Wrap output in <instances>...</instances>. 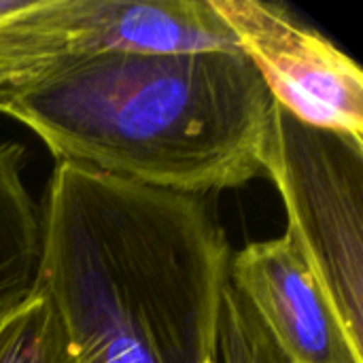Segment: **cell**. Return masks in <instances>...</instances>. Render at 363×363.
Wrapping results in <instances>:
<instances>
[{"instance_id": "obj_1", "label": "cell", "mask_w": 363, "mask_h": 363, "mask_svg": "<svg viewBox=\"0 0 363 363\" xmlns=\"http://www.w3.org/2000/svg\"><path fill=\"white\" fill-rule=\"evenodd\" d=\"M38 283L77 363H221L232 247L206 198L57 162Z\"/></svg>"}, {"instance_id": "obj_2", "label": "cell", "mask_w": 363, "mask_h": 363, "mask_svg": "<svg viewBox=\"0 0 363 363\" xmlns=\"http://www.w3.org/2000/svg\"><path fill=\"white\" fill-rule=\"evenodd\" d=\"M272 106L240 49L102 51L0 96L57 162L200 198L266 177Z\"/></svg>"}, {"instance_id": "obj_3", "label": "cell", "mask_w": 363, "mask_h": 363, "mask_svg": "<svg viewBox=\"0 0 363 363\" xmlns=\"http://www.w3.org/2000/svg\"><path fill=\"white\" fill-rule=\"evenodd\" d=\"M264 174L283 198L285 234L363 345V140L274 104Z\"/></svg>"}, {"instance_id": "obj_4", "label": "cell", "mask_w": 363, "mask_h": 363, "mask_svg": "<svg viewBox=\"0 0 363 363\" xmlns=\"http://www.w3.org/2000/svg\"><path fill=\"white\" fill-rule=\"evenodd\" d=\"M272 102L300 121L363 140V70L332 38L285 4L208 0Z\"/></svg>"}, {"instance_id": "obj_5", "label": "cell", "mask_w": 363, "mask_h": 363, "mask_svg": "<svg viewBox=\"0 0 363 363\" xmlns=\"http://www.w3.org/2000/svg\"><path fill=\"white\" fill-rule=\"evenodd\" d=\"M230 285L257 315L283 363H363V345L287 234L232 253Z\"/></svg>"}, {"instance_id": "obj_6", "label": "cell", "mask_w": 363, "mask_h": 363, "mask_svg": "<svg viewBox=\"0 0 363 363\" xmlns=\"http://www.w3.org/2000/svg\"><path fill=\"white\" fill-rule=\"evenodd\" d=\"M104 0H0V96L102 51Z\"/></svg>"}, {"instance_id": "obj_7", "label": "cell", "mask_w": 363, "mask_h": 363, "mask_svg": "<svg viewBox=\"0 0 363 363\" xmlns=\"http://www.w3.org/2000/svg\"><path fill=\"white\" fill-rule=\"evenodd\" d=\"M238 49L208 0H106L102 51L170 55Z\"/></svg>"}, {"instance_id": "obj_8", "label": "cell", "mask_w": 363, "mask_h": 363, "mask_svg": "<svg viewBox=\"0 0 363 363\" xmlns=\"http://www.w3.org/2000/svg\"><path fill=\"white\" fill-rule=\"evenodd\" d=\"M26 149L0 143V319L30 298L38 285L43 217L23 177Z\"/></svg>"}, {"instance_id": "obj_9", "label": "cell", "mask_w": 363, "mask_h": 363, "mask_svg": "<svg viewBox=\"0 0 363 363\" xmlns=\"http://www.w3.org/2000/svg\"><path fill=\"white\" fill-rule=\"evenodd\" d=\"M0 363H77L51 296L40 283L0 319Z\"/></svg>"}, {"instance_id": "obj_10", "label": "cell", "mask_w": 363, "mask_h": 363, "mask_svg": "<svg viewBox=\"0 0 363 363\" xmlns=\"http://www.w3.org/2000/svg\"><path fill=\"white\" fill-rule=\"evenodd\" d=\"M219 349L221 363H283L257 315L232 285L223 296Z\"/></svg>"}]
</instances>
